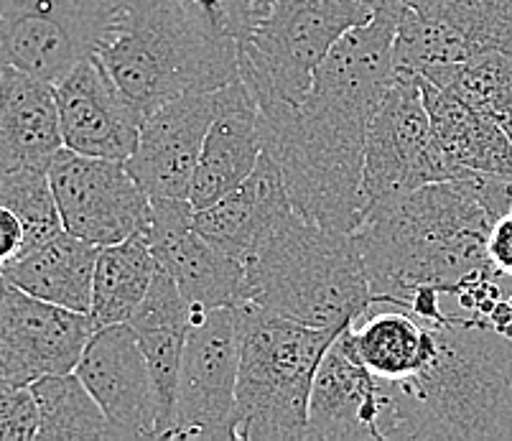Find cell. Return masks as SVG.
Instances as JSON below:
<instances>
[{"label":"cell","mask_w":512,"mask_h":441,"mask_svg":"<svg viewBox=\"0 0 512 441\" xmlns=\"http://www.w3.org/2000/svg\"><path fill=\"white\" fill-rule=\"evenodd\" d=\"M400 8V0H380L370 21L334 44L301 105L263 115L265 153L306 220L355 232L365 217L367 125L395 77Z\"/></svg>","instance_id":"obj_1"},{"label":"cell","mask_w":512,"mask_h":441,"mask_svg":"<svg viewBox=\"0 0 512 441\" xmlns=\"http://www.w3.org/2000/svg\"><path fill=\"white\" fill-rule=\"evenodd\" d=\"M492 225L487 174L436 181L370 207L355 240L372 304L406 309L418 289L454 296L469 281L492 273Z\"/></svg>","instance_id":"obj_2"},{"label":"cell","mask_w":512,"mask_h":441,"mask_svg":"<svg viewBox=\"0 0 512 441\" xmlns=\"http://www.w3.org/2000/svg\"><path fill=\"white\" fill-rule=\"evenodd\" d=\"M434 357L406 380H380L385 441L512 439V337L479 317L431 322Z\"/></svg>","instance_id":"obj_3"},{"label":"cell","mask_w":512,"mask_h":441,"mask_svg":"<svg viewBox=\"0 0 512 441\" xmlns=\"http://www.w3.org/2000/svg\"><path fill=\"white\" fill-rule=\"evenodd\" d=\"M95 57L146 115L240 80L235 39L199 0H123Z\"/></svg>","instance_id":"obj_4"},{"label":"cell","mask_w":512,"mask_h":441,"mask_svg":"<svg viewBox=\"0 0 512 441\" xmlns=\"http://www.w3.org/2000/svg\"><path fill=\"white\" fill-rule=\"evenodd\" d=\"M245 301L319 329L342 332L372 309L355 232L293 210L245 258Z\"/></svg>","instance_id":"obj_5"},{"label":"cell","mask_w":512,"mask_h":441,"mask_svg":"<svg viewBox=\"0 0 512 441\" xmlns=\"http://www.w3.org/2000/svg\"><path fill=\"white\" fill-rule=\"evenodd\" d=\"M237 370V441H306L319 362L339 332L242 301Z\"/></svg>","instance_id":"obj_6"},{"label":"cell","mask_w":512,"mask_h":441,"mask_svg":"<svg viewBox=\"0 0 512 441\" xmlns=\"http://www.w3.org/2000/svg\"><path fill=\"white\" fill-rule=\"evenodd\" d=\"M372 13L365 0H271L235 39L240 80L260 115L301 105L334 44Z\"/></svg>","instance_id":"obj_7"},{"label":"cell","mask_w":512,"mask_h":441,"mask_svg":"<svg viewBox=\"0 0 512 441\" xmlns=\"http://www.w3.org/2000/svg\"><path fill=\"white\" fill-rule=\"evenodd\" d=\"M462 179L434 141L418 77L395 72L367 125L362 197L365 212L436 181Z\"/></svg>","instance_id":"obj_8"},{"label":"cell","mask_w":512,"mask_h":441,"mask_svg":"<svg viewBox=\"0 0 512 441\" xmlns=\"http://www.w3.org/2000/svg\"><path fill=\"white\" fill-rule=\"evenodd\" d=\"M237 370H240V309L192 314L171 426L164 439L220 441L235 436Z\"/></svg>","instance_id":"obj_9"},{"label":"cell","mask_w":512,"mask_h":441,"mask_svg":"<svg viewBox=\"0 0 512 441\" xmlns=\"http://www.w3.org/2000/svg\"><path fill=\"white\" fill-rule=\"evenodd\" d=\"M123 0H0V64L62 80L95 57Z\"/></svg>","instance_id":"obj_10"},{"label":"cell","mask_w":512,"mask_h":441,"mask_svg":"<svg viewBox=\"0 0 512 441\" xmlns=\"http://www.w3.org/2000/svg\"><path fill=\"white\" fill-rule=\"evenodd\" d=\"M64 230L105 245L123 243L151 225V197L125 161L62 148L49 166Z\"/></svg>","instance_id":"obj_11"},{"label":"cell","mask_w":512,"mask_h":441,"mask_svg":"<svg viewBox=\"0 0 512 441\" xmlns=\"http://www.w3.org/2000/svg\"><path fill=\"white\" fill-rule=\"evenodd\" d=\"M95 324L90 314L26 294L0 281V383L34 385L74 373Z\"/></svg>","instance_id":"obj_12"},{"label":"cell","mask_w":512,"mask_h":441,"mask_svg":"<svg viewBox=\"0 0 512 441\" xmlns=\"http://www.w3.org/2000/svg\"><path fill=\"white\" fill-rule=\"evenodd\" d=\"M146 235L158 266L169 273L192 314L245 301V263L209 243L194 227L189 199H151Z\"/></svg>","instance_id":"obj_13"},{"label":"cell","mask_w":512,"mask_h":441,"mask_svg":"<svg viewBox=\"0 0 512 441\" xmlns=\"http://www.w3.org/2000/svg\"><path fill=\"white\" fill-rule=\"evenodd\" d=\"M74 373L105 411L110 439H158L161 406L156 383L130 324L95 329Z\"/></svg>","instance_id":"obj_14"},{"label":"cell","mask_w":512,"mask_h":441,"mask_svg":"<svg viewBox=\"0 0 512 441\" xmlns=\"http://www.w3.org/2000/svg\"><path fill=\"white\" fill-rule=\"evenodd\" d=\"M64 148L128 161L138 148L146 113L97 57H87L54 82Z\"/></svg>","instance_id":"obj_15"},{"label":"cell","mask_w":512,"mask_h":441,"mask_svg":"<svg viewBox=\"0 0 512 441\" xmlns=\"http://www.w3.org/2000/svg\"><path fill=\"white\" fill-rule=\"evenodd\" d=\"M217 115V90H194L146 115L125 164L151 199H189L204 138Z\"/></svg>","instance_id":"obj_16"},{"label":"cell","mask_w":512,"mask_h":441,"mask_svg":"<svg viewBox=\"0 0 512 441\" xmlns=\"http://www.w3.org/2000/svg\"><path fill=\"white\" fill-rule=\"evenodd\" d=\"M383 388L352 342V324L334 337L319 362L309 396L306 441H385Z\"/></svg>","instance_id":"obj_17"},{"label":"cell","mask_w":512,"mask_h":441,"mask_svg":"<svg viewBox=\"0 0 512 441\" xmlns=\"http://www.w3.org/2000/svg\"><path fill=\"white\" fill-rule=\"evenodd\" d=\"M263 151V115L255 97L242 80L220 87L217 115L204 138L189 194L194 212L207 210L240 187L255 171Z\"/></svg>","instance_id":"obj_18"},{"label":"cell","mask_w":512,"mask_h":441,"mask_svg":"<svg viewBox=\"0 0 512 441\" xmlns=\"http://www.w3.org/2000/svg\"><path fill=\"white\" fill-rule=\"evenodd\" d=\"M64 148L54 85L36 74L0 67V169H44Z\"/></svg>","instance_id":"obj_19"},{"label":"cell","mask_w":512,"mask_h":441,"mask_svg":"<svg viewBox=\"0 0 512 441\" xmlns=\"http://www.w3.org/2000/svg\"><path fill=\"white\" fill-rule=\"evenodd\" d=\"M293 212L291 194L273 156L263 151L253 174L207 210L194 212V227L227 255L245 263L260 240Z\"/></svg>","instance_id":"obj_20"},{"label":"cell","mask_w":512,"mask_h":441,"mask_svg":"<svg viewBox=\"0 0 512 441\" xmlns=\"http://www.w3.org/2000/svg\"><path fill=\"white\" fill-rule=\"evenodd\" d=\"M128 324L136 332L138 345L146 355L153 383H156L158 406H161L158 439H164L171 426V416H174L181 357H184L189 324H192V309L181 299L176 283L164 268H158L151 291Z\"/></svg>","instance_id":"obj_21"},{"label":"cell","mask_w":512,"mask_h":441,"mask_svg":"<svg viewBox=\"0 0 512 441\" xmlns=\"http://www.w3.org/2000/svg\"><path fill=\"white\" fill-rule=\"evenodd\" d=\"M97 255L100 245L59 230L44 243L23 250L0 273L26 294L90 314Z\"/></svg>","instance_id":"obj_22"},{"label":"cell","mask_w":512,"mask_h":441,"mask_svg":"<svg viewBox=\"0 0 512 441\" xmlns=\"http://www.w3.org/2000/svg\"><path fill=\"white\" fill-rule=\"evenodd\" d=\"M421 82L431 131L444 159L462 176L502 174L512 176V143L492 118L469 108L451 92Z\"/></svg>","instance_id":"obj_23"},{"label":"cell","mask_w":512,"mask_h":441,"mask_svg":"<svg viewBox=\"0 0 512 441\" xmlns=\"http://www.w3.org/2000/svg\"><path fill=\"white\" fill-rule=\"evenodd\" d=\"M383 306H372L360 322L352 324V342L375 378L406 380L434 357V327L403 306Z\"/></svg>","instance_id":"obj_24"},{"label":"cell","mask_w":512,"mask_h":441,"mask_svg":"<svg viewBox=\"0 0 512 441\" xmlns=\"http://www.w3.org/2000/svg\"><path fill=\"white\" fill-rule=\"evenodd\" d=\"M158 268L161 266L146 232H138L123 243L100 248L90 306V319L95 329L128 324L151 291Z\"/></svg>","instance_id":"obj_25"},{"label":"cell","mask_w":512,"mask_h":441,"mask_svg":"<svg viewBox=\"0 0 512 441\" xmlns=\"http://www.w3.org/2000/svg\"><path fill=\"white\" fill-rule=\"evenodd\" d=\"M39 403L41 441L110 439L105 411L77 373L49 375L31 385Z\"/></svg>","instance_id":"obj_26"},{"label":"cell","mask_w":512,"mask_h":441,"mask_svg":"<svg viewBox=\"0 0 512 441\" xmlns=\"http://www.w3.org/2000/svg\"><path fill=\"white\" fill-rule=\"evenodd\" d=\"M431 85L451 92L469 108L495 120L512 143V54L482 51L456 64Z\"/></svg>","instance_id":"obj_27"},{"label":"cell","mask_w":512,"mask_h":441,"mask_svg":"<svg viewBox=\"0 0 512 441\" xmlns=\"http://www.w3.org/2000/svg\"><path fill=\"white\" fill-rule=\"evenodd\" d=\"M0 204L21 217L26 227V250L64 230L49 171L0 169Z\"/></svg>","instance_id":"obj_28"},{"label":"cell","mask_w":512,"mask_h":441,"mask_svg":"<svg viewBox=\"0 0 512 441\" xmlns=\"http://www.w3.org/2000/svg\"><path fill=\"white\" fill-rule=\"evenodd\" d=\"M39 436V403L31 385L0 383V441H26Z\"/></svg>","instance_id":"obj_29"},{"label":"cell","mask_w":512,"mask_h":441,"mask_svg":"<svg viewBox=\"0 0 512 441\" xmlns=\"http://www.w3.org/2000/svg\"><path fill=\"white\" fill-rule=\"evenodd\" d=\"M487 258L500 281L512 289V210L497 217L487 238Z\"/></svg>","instance_id":"obj_30"},{"label":"cell","mask_w":512,"mask_h":441,"mask_svg":"<svg viewBox=\"0 0 512 441\" xmlns=\"http://www.w3.org/2000/svg\"><path fill=\"white\" fill-rule=\"evenodd\" d=\"M26 250V227L21 217L0 204V271Z\"/></svg>","instance_id":"obj_31"},{"label":"cell","mask_w":512,"mask_h":441,"mask_svg":"<svg viewBox=\"0 0 512 441\" xmlns=\"http://www.w3.org/2000/svg\"><path fill=\"white\" fill-rule=\"evenodd\" d=\"M268 3H271V0H222L220 8H217V18H220V23L225 26L227 34H230L232 39H237V34H240V31L268 6Z\"/></svg>","instance_id":"obj_32"},{"label":"cell","mask_w":512,"mask_h":441,"mask_svg":"<svg viewBox=\"0 0 512 441\" xmlns=\"http://www.w3.org/2000/svg\"><path fill=\"white\" fill-rule=\"evenodd\" d=\"M400 3L408 8H413V11H418V13H431V11H436V8L446 6L449 0H400Z\"/></svg>","instance_id":"obj_33"},{"label":"cell","mask_w":512,"mask_h":441,"mask_svg":"<svg viewBox=\"0 0 512 441\" xmlns=\"http://www.w3.org/2000/svg\"><path fill=\"white\" fill-rule=\"evenodd\" d=\"M199 3H202V6H207L209 11H212L214 16H217V8H220V3H222V0H199Z\"/></svg>","instance_id":"obj_34"},{"label":"cell","mask_w":512,"mask_h":441,"mask_svg":"<svg viewBox=\"0 0 512 441\" xmlns=\"http://www.w3.org/2000/svg\"><path fill=\"white\" fill-rule=\"evenodd\" d=\"M365 3H370V6H377V3H380V0H365Z\"/></svg>","instance_id":"obj_35"},{"label":"cell","mask_w":512,"mask_h":441,"mask_svg":"<svg viewBox=\"0 0 512 441\" xmlns=\"http://www.w3.org/2000/svg\"><path fill=\"white\" fill-rule=\"evenodd\" d=\"M0 281H3V273H0Z\"/></svg>","instance_id":"obj_36"},{"label":"cell","mask_w":512,"mask_h":441,"mask_svg":"<svg viewBox=\"0 0 512 441\" xmlns=\"http://www.w3.org/2000/svg\"><path fill=\"white\" fill-rule=\"evenodd\" d=\"M0 67H3V64H0Z\"/></svg>","instance_id":"obj_37"}]
</instances>
